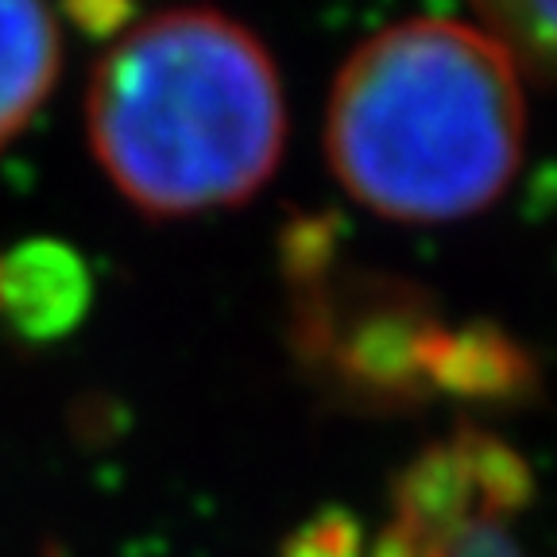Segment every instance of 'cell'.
<instances>
[{"label": "cell", "mask_w": 557, "mask_h": 557, "mask_svg": "<svg viewBox=\"0 0 557 557\" xmlns=\"http://www.w3.org/2000/svg\"><path fill=\"white\" fill-rule=\"evenodd\" d=\"M527 139L519 62L457 20H407L348 54L325 113V159L352 201L399 225L492 209Z\"/></svg>", "instance_id": "6da1fadb"}, {"label": "cell", "mask_w": 557, "mask_h": 557, "mask_svg": "<svg viewBox=\"0 0 557 557\" xmlns=\"http://www.w3.org/2000/svg\"><path fill=\"white\" fill-rule=\"evenodd\" d=\"M86 128L116 194L171 221L260 194L283 159L287 104L248 27L213 9H171L101 54Z\"/></svg>", "instance_id": "7a4b0ae2"}, {"label": "cell", "mask_w": 557, "mask_h": 557, "mask_svg": "<svg viewBox=\"0 0 557 557\" xmlns=\"http://www.w3.org/2000/svg\"><path fill=\"white\" fill-rule=\"evenodd\" d=\"M531 504V469L484 430L430 445L395 480L372 557H522L515 519Z\"/></svg>", "instance_id": "3957f363"}, {"label": "cell", "mask_w": 557, "mask_h": 557, "mask_svg": "<svg viewBox=\"0 0 557 557\" xmlns=\"http://www.w3.org/2000/svg\"><path fill=\"white\" fill-rule=\"evenodd\" d=\"M94 295L89 268L66 244L27 240L0 256V313L27 341H51L78 322Z\"/></svg>", "instance_id": "277c9868"}, {"label": "cell", "mask_w": 557, "mask_h": 557, "mask_svg": "<svg viewBox=\"0 0 557 557\" xmlns=\"http://www.w3.org/2000/svg\"><path fill=\"white\" fill-rule=\"evenodd\" d=\"M59 62V27L47 0H0V148L51 97Z\"/></svg>", "instance_id": "5b68a950"}, {"label": "cell", "mask_w": 557, "mask_h": 557, "mask_svg": "<svg viewBox=\"0 0 557 557\" xmlns=\"http://www.w3.org/2000/svg\"><path fill=\"white\" fill-rule=\"evenodd\" d=\"M511 59L557 78V0H472Z\"/></svg>", "instance_id": "8992f818"}, {"label": "cell", "mask_w": 557, "mask_h": 557, "mask_svg": "<svg viewBox=\"0 0 557 557\" xmlns=\"http://www.w3.org/2000/svg\"><path fill=\"white\" fill-rule=\"evenodd\" d=\"M62 16L82 35L109 39L116 32H128L132 16H136V0H62Z\"/></svg>", "instance_id": "52a82bcc"}]
</instances>
